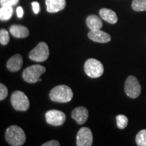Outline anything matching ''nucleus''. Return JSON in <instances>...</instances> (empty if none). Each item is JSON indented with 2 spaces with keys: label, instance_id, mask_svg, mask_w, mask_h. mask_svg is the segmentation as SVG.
Here are the masks:
<instances>
[{
  "label": "nucleus",
  "instance_id": "obj_1",
  "mask_svg": "<svg viewBox=\"0 0 146 146\" xmlns=\"http://www.w3.org/2000/svg\"><path fill=\"white\" fill-rule=\"evenodd\" d=\"M5 139L10 145H23L26 141L25 131L21 127L16 125H12L6 129L5 133Z\"/></svg>",
  "mask_w": 146,
  "mask_h": 146
},
{
  "label": "nucleus",
  "instance_id": "obj_2",
  "mask_svg": "<svg viewBox=\"0 0 146 146\" xmlns=\"http://www.w3.org/2000/svg\"><path fill=\"white\" fill-rule=\"evenodd\" d=\"M50 98L53 102L66 103L72 99L73 92L72 89L67 85H60L51 90Z\"/></svg>",
  "mask_w": 146,
  "mask_h": 146
},
{
  "label": "nucleus",
  "instance_id": "obj_3",
  "mask_svg": "<svg viewBox=\"0 0 146 146\" xmlns=\"http://www.w3.org/2000/svg\"><path fill=\"white\" fill-rule=\"evenodd\" d=\"M84 70L87 76L93 78H99L104 73V66L99 60L89 58L85 62Z\"/></svg>",
  "mask_w": 146,
  "mask_h": 146
},
{
  "label": "nucleus",
  "instance_id": "obj_4",
  "mask_svg": "<svg viewBox=\"0 0 146 146\" xmlns=\"http://www.w3.org/2000/svg\"><path fill=\"white\" fill-rule=\"evenodd\" d=\"M46 69L43 66L35 64L27 67L23 73V78L29 83H35L39 81L41 75L43 74Z\"/></svg>",
  "mask_w": 146,
  "mask_h": 146
},
{
  "label": "nucleus",
  "instance_id": "obj_5",
  "mask_svg": "<svg viewBox=\"0 0 146 146\" xmlns=\"http://www.w3.org/2000/svg\"><path fill=\"white\" fill-rule=\"evenodd\" d=\"M50 54L48 45L45 42H40L29 53V58L36 62H42L47 60Z\"/></svg>",
  "mask_w": 146,
  "mask_h": 146
},
{
  "label": "nucleus",
  "instance_id": "obj_6",
  "mask_svg": "<svg viewBox=\"0 0 146 146\" xmlns=\"http://www.w3.org/2000/svg\"><path fill=\"white\" fill-rule=\"evenodd\" d=\"M12 106L17 111H27L30 106L29 98L26 94L21 91H16L11 96Z\"/></svg>",
  "mask_w": 146,
  "mask_h": 146
},
{
  "label": "nucleus",
  "instance_id": "obj_7",
  "mask_svg": "<svg viewBox=\"0 0 146 146\" xmlns=\"http://www.w3.org/2000/svg\"><path fill=\"white\" fill-rule=\"evenodd\" d=\"M125 91L127 96L133 99L139 96L141 94V87L135 76L133 75L128 76L125 83Z\"/></svg>",
  "mask_w": 146,
  "mask_h": 146
},
{
  "label": "nucleus",
  "instance_id": "obj_8",
  "mask_svg": "<svg viewBox=\"0 0 146 146\" xmlns=\"http://www.w3.org/2000/svg\"><path fill=\"white\" fill-rule=\"evenodd\" d=\"M45 120L49 125L59 127L62 125L66 120V114L62 111L51 110L45 114Z\"/></svg>",
  "mask_w": 146,
  "mask_h": 146
},
{
  "label": "nucleus",
  "instance_id": "obj_9",
  "mask_svg": "<svg viewBox=\"0 0 146 146\" xmlns=\"http://www.w3.org/2000/svg\"><path fill=\"white\" fill-rule=\"evenodd\" d=\"M93 143V134L88 127H82L76 135V145L91 146Z\"/></svg>",
  "mask_w": 146,
  "mask_h": 146
},
{
  "label": "nucleus",
  "instance_id": "obj_10",
  "mask_svg": "<svg viewBox=\"0 0 146 146\" xmlns=\"http://www.w3.org/2000/svg\"><path fill=\"white\" fill-rule=\"evenodd\" d=\"M88 37L93 41L97 43H106L111 41L110 35L107 33L102 31L100 29L91 30L88 33Z\"/></svg>",
  "mask_w": 146,
  "mask_h": 146
},
{
  "label": "nucleus",
  "instance_id": "obj_11",
  "mask_svg": "<svg viewBox=\"0 0 146 146\" xmlns=\"http://www.w3.org/2000/svg\"><path fill=\"white\" fill-rule=\"evenodd\" d=\"M89 116V112L85 107L79 106L73 110L72 118L78 125H83L87 121Z\"/></svg>",
  "mask_w": 146,
  "mask_h": 146
},
{
  "label": "nucleus",
  "instance_id": "obj_12",
  "mask_svg": "<svg viewBox=\"0 0 146 146\" xmlns=\"http://www.w3.org/2000/svg\"><path fill=\"white\" fill-rule=\"evenodd\" d=\"M23 59L21 54H16L11 57L7 62V68L10 72H17L22 68Z\"/></svg>",
  "mask_w": 146,
  "mask_h": 146
},
{
  "label": "nucleus",
  "instance_id": "obj_13",
  "mask_svg": "<svg viewBox=\"0 0 146 146\" xmlns=\"http://www.w3.org/2000/svg\"><path fill=\"white\" fill-rule=\"evenodd\" d=\"M47 11L50 13H56L64 10L66 7V0H45Z\"/></svg>",
  "mask_w": 146,
  "mask_h": 146
},
{
  "label": "nucleus",
  "instance_id": "obj_14",
  "mask_svg": "<svg viewBox=\"0 0 146 146\" xmlns=\"http://www.w3.org/2000/svg\"><path fill=\"white\" fill-rule=\"evenodd\" d=\"M10 33L14 37L19 38H26L29 35V31L26 27L19 25H13L10 27Z\"/></svg>",
  "mask_w": 146,
  "mask_h": 146
},
{
  "label": "nucleus",
  "instance_id": "obj_15",
  "mask_svg": "<svg viewBox=\"0 0 146 146\" xmlns=\"http://www.w3.org/2000/svg\"><path fill=\"white\" fill-rule=\"evenodd\" d=\"M100 17L104 21L112 25H114L118 22V17L116 12L108 8H102L99 12Z\"/></svg>",
  "mask_w": 146,
  "mask_h": 146
},
{
  "label": "nucleus",
  "instance_id": "obj_16",
  "mask_svg": "<svg viewBox=\"0 0 146 146\" xmlns=\"http://www.w3.org/2000/svg\"><path fill=\"white\" fill-rule=\"evenodd\" d=\"M86 24L90 30L101 29L103 26L102 20L96 15H89L86 19Z\"/></svg>",
  "mask_w": 146,
  "mask_h": 146
},
{
  "label": "nucleus",
  "instance_id": "obj_17",
  "mask_svg": "<svg viewBox=\"0 0 146 146\" xmlns=\"http://www.w3.org/2000/svg\"><path fill=\"white\" fill-rule=\"evenodd\" d=\"M13 14V8L12 6L3 5L0 8V19L1 21H8Z\"/></svg>",
  "mask_w": 146,
  "mask_h": 146
},
{
  "label": "nucleus",
  "instance_id": "obj_18",
  "mask_svg": "<svg viewBox=\"0 0 146 146\" xmlns=\"http://www.w3.org/2000/svg\"><path fill=\"white\" fill-rule=\"evenodd\" d=\"M131 7L135 12L146 11V0H133Z\"/></svg>",
  "mask_w": 146,
  "mask_h": 146
},
{
  "label": "nucleus",
  "instance_id": "obj_19",
  "mask_svg": "<svg viewBox=\"0 0 146 146\" xmlns=\"http://www.w3.org/2000/svg\"><path fill=\"white\" fill-rule=\"evenodd\" d=\"M116 125L117 127L120 129H124L127 127L128 125V118L125 115L123 114H119L116 116Z\"/></svg>",
  "mask_w": 146,
  "mask_h": 146
},
{
  "label": "nucleus",
  "instance_id": "obj_20",
  "mask_svg": "<svg viewBox=\"0 0 146 146\" xmlns=\"http://www.w3.org/2000/svg\"><path fill=\"white\" fill-rule=\"evenodd\" d=\"M135 141L139 146H146V129L140 131L137 134Z\"/></svg>",
  "mask_w": 146,
  "mask_h": 146
},
{
  "label": "nucleus",
  "instance_id": "obj_21",
  "mask_svg": "<svg viewBox=\"0 0 146 146\" xmlns=\"http://www.w3.org/2000/svg\"><path fill=\"white\" fill-rule=\"evenodd\" d=\"M10 36L8 31L4 29H1L0 31V43L1 45H5L9 43Z\"/></svg>",
  "mask_w": 146,
  "mask_h": 146
},
{
  "label": "nucleus",
  "instance_id": "obj_22",
  "mask_svg": "<svg viewBox=\"0 0 146 146\" xmlns=\"http://www.w3.org/2000/svg\"><path fill=\"white\" fill-rule=\"evenodd\" d=\"M8 91L6 86L2 83L0 84V100L2 101V100L5 99L6 97L8 96Z\"/></svg>",
  "mask_w": 146,
  "mask_h": 146
},
{
  "label": "nucleus",
  "instance_id": "obj_23",
  "mask_svg": "<svg viewBox=\"0 0 146 146\" xmlns=\"http://www.w3.org/2000/svg\"><path fill=\"white\" fill-rule=\"evenodd\" d=\"M19 2V0H0V4L1 6L8 5V6H14Z\"/></svg>",
  "mask_w": 146,
  "mask_h": 146
},
{
  "label": "nucleus",
  "instance_id": "obj_24",
  "mask_svg": "<svg viewBox=\"0 0 146 146\" xmlns=\"http://www.w3.org/2000/svg\"><path fill=\"white\" fill-rule=\"evenodd\" d=\"M32 7L34 13L35 14H39V12H40L39 3L37 1H33V2H32Z\"/></svg>",
  "mask_w": 146,
  "mask_h": 146
},
{
  "label": "nucleus",
  "instance_id": "obj_25",
  "mask_svg": "<svg viewBox=\"0 0 146 146\" xmlns=\"http://www.w3.org/2000/svg\"><path fill=\"white\" fill-rule=\"evenodd\" d=\"M59 142L56 140H52V141H47L46 143L42 144V146H60Z\"/></svg>",
  "mask_w": 146,
  "mask_h": 146
},
{
  "label": "nucleus",
  "instance_id": "obj_26",
  "mask_svg": "<svg viewBox=\"0 0 146 146\" xmlns=\"http://www.w3.org/2000/svg\"><path fill=\"white\" fill-rule=\"evenodd\" d=\"M16 14H17V16L18 18H23V14H24V11H23V8H22L21 6L18 7L17 9H16Z\"/></svg>",
  "mask_w": 146,
  "mask_h": 146
}]
</instances>
